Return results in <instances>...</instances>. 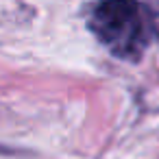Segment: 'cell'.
Here are the masks:
<instances>
[{
	"label": "cell",
	"instance_id": "cell-1",
	"mask_svg": "<svg viewBox=\"0 0 159 159\" xmlns=\"http://www.w3.org/2000/svg\"><path fill=\"white\" fill-rule=\"evenodd\" d=\"M89 29L120 59H139L157 35L155 13L144 2L111 0L92 9Z\"/></svg>",
	"mask_w": 159,
	"mask_h": 159
}]
</instances>
